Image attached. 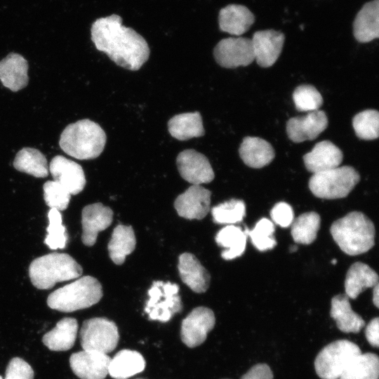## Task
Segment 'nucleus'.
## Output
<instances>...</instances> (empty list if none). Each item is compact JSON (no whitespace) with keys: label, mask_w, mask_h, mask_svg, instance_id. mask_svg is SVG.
Masks as SVG:
<instances>
[{"label":"nucleus","mask_w":379,"mask_h":379,"mask_svg":"<svg viewBox=\"0 0 379 379\" xmlns=\"http://www.w3.org/2000/svg\"><path fill=\"white\" fill-rule=\"evenodd\" d=\"M91 32L95 48L121 67L138 70L148 60L150 51L146 40L133 29L124 26L117 14L97 19Z\"/></svg>","instance_id":"f257e3e1"},{"label":"nucleus","mask_w":379,"mask_h":379,"mask_svg":"<svg viewBox=\"0 0 379 379\" xmlns=\"http://www.w3.org/2000/svg\"><path fill=\"white\" fill-rule=\"evenodd\" d=\"M330 232L340 248L350 255L364 253L375 244L374 225L359 211L350 212L334 221Z\"/></svg>","instance_id":"f03ea898"},{"label":"nucleus","mask_w":379,"mask_h":379,"mask_svg":"<svg viewBox=\"0 0 379 379\" xmlns=\"http://www.w3.org/2000/svg\"><path fill=\"white\" fill-rule=\"evenodd\" d=\"M106 140V134L100 125L86 119L67 126L60 135L59 145L68 155L84 160L100 156Z\"/></svg>","instance_id":"7ed1b4c3"},{"label":"nucleus","mask_w":379,"mask_h":379,"mask_svg":"<svg viewBox=\"0 0 379 379\" xmlns=\"http://www.w3.org/2000/svg\"><path fill=\"white\" fill-rule=\"evenodd\" d=\"M82 268L67 253H51L34 259L30 264L29 275L32 284L39 289H49L57 282L79 277Z\"/></svg>","instance_id":"20e7f679"},{"label":"nucleus","mask_w":379,"mask_h":379,"mask_svg":"<svg viewBox=\"0 0 379 379\" xmlns=\"http://www.w3.org/2000/svg\"><path fill=\"white\" fill-rule=\"evenodd\" d=\"M102 297L100 283L93 277L84 276L51 293L47 304L51 309L69 312L89 307Z\"/></svg>","instance_id":"39448f33"},{"label":"nucleus","mask_w":379,"mask_h":379,"mask_svg":"<svg viewBox=\"0 0 379 379\" xmlns=\"http://www.w3.org/2000/svg\"><path fill=\"white\" fill-rule=\"evenodd\" d=\"M360 175L352 166H338L313 173L309 180L312 194L321 199L346 197L359 182Z\"/></svg>","instance_id":"423d86ee"},{"label":"nucleus","mask_w":379,"mask_h":379,"mask_svg":"<svg viewBox=\"0 0 379 379\" xmlns=\"http://www.w3.org/2000/svg\"><path fill=\"white\" fill-rule=\"evenodd\" d=\"M359 346L347 340H338L324 347L314 361L317 374L321 379H339L350 363L359 354Z\"/></svg>","instance_id":"0eeeda50"},{"label":"nucleus","mask_w":379,"mask_h":379,"mask_svg":"<svg viewBox=\"0 0 379 379\" xmlns=\"http://www.w3.org/2000/svg\"><path fill=\"white\" fill-rule=\"evenodd\" d=\"M80 343L84 350L107 354L113 351L119 342L117 325L105 318H92L85 320L79 333Z\"/></svg>","instance_id":"6e6552de"},{"label":"nucleus","mask_w":379,"mask_h":379,"mask_svg":"<svg viewBox=\"0 0 379 379\" xmlns=\"http://www.w3.org/2000/svg\"><path fill=\"white\" fill-rule=\"evenodd\" d=\"M178 291L179 286L175 284L162 281L153 282L148 291L149 298L145 308L149 319L166 322L174 314L180 312L182 304Z\"/></svg>","instance_id":"1a4fd4ad"},{"label":"nucleus","mask_w":379,"mask_h":379,"mask_svg":"<svg viewBox=\"0 0 379 379\" xmlns=\"http://www.w3.org/2000/svg\"><path fill=\"white\" fill-rule=\"evenodd\" d=\"M215 61L222 67L247 66L255 60L252 41L245 37H229L220 40L214 48Z\"/></svg>","instance_id":"9d476101"},{"label":"nucleus","mask_w":379,"mask_h":379,"mask_svg":"<svg viewBox=\"0 0 379 379\" xmlns=\"http://www.w3.org/2000/svg\"><path fill=\"white\" fill-rule=\"evenodd\" d=\"M215 322V315L211 309L205 307L194 308L182 321V341L189 347L200 345L214 327Z\"/></svg>","instance_id":"9b49d317"},{"label":"nucleus","mask_w":379,"mask_h":379,"mask_svg":"<svg viewBox=\"0 0 379 379\" xmlns=\"http://www.w3.org/2000/svg\"><path fill=\"white\" fill-rule=\"evenodd\" d=\"M176 164L181 177L192 185L208 183L214 178L213 170L207 157L194 149L180 152Z\"/></svg>","instance_id":"f8f14e48"},{"label":"nucleus","mask_w":379,"mask_h":379,"mask_svg":"<svg viewBox=\"0 0 379 379\" xmlns=\"http://www.w3.org/2000/svg\"><path fill=\"white\" fill-rule=\"evenodd\" d=\"M211 192L201 185H192L174 202L178 214L186 219L204 218L210 211Z\"/></svg>","instance_id":"ddd939ff"},{"label":"nucleus","mask_w":379,"mask_h":379,"mask_svg":"<svg viewBox=\"0 0 379 379\" xmlns=\"http://www.w3.org/2000/svg\"><path fill=\"white\" fill-rule=\"evenodd\" d=\"M110 359L107 354L83 350L70 356L69 365L80 379H105Z\"/></svg>","instance_id":"4468645a"},{"label":"nucleus","mask_w":379,"mask_h":379,"mask_svg":"<svg viewBox=\"0 0 379 379\" xmlns=\"http://www.w3.org/2000/svg\"><path fill=\"white\" fill-rule=\"evenodd\" d=\"M328 126V118L321 110L310 112L303 117H295L286 124L287 135L294 142L314 140Z\"/></svg>","instance_id":"2eb2a0df"},{"label":"nucleus","mask_w":379,"mask_h":379,"mask_svg":"<svg viewBox=\"0 0 379 379\" xmlns=\"http://www.w3.org/2000/svg\"><path fill=\"white\" fill-rule=\"evenodd\" d=\"M251 39L257 63L262 67H269L279 57L285 36L279 31L265 29L255 32Z\"/></svg>","instance_id":"dca6fc26"},{"label":"nucleus","mask_w":379,"mask_h":379,"mask_svg":"<svg viewBox=\"0 0 379 379\" xmlns=\"http://www.w3.org/2000/svg\"><path fill=\"white\" fill-rule=\"evenodd\" d=\"M49 171L53 180L66 189L70 194L81 192L86 185V178L82 167L77 163L63 156H55L50 163Z\"/></svg>","instance_id":"f3484780"},{"label":"nucleus","mask_w":379,"mask_h":379,"mask_svg":"<svg viewBox=\"0 0 379 379\" xmlns=\"http://www.w3.org/2000/svg\"><path fill=\"white\" fill-rule=\"evenodd\" d=\"M113 220V211L101 203L85 206L82 210L81 223L83 243L88 246H93L98 234L107 229Z\"/></svg>","instance_id":"a211bd4d"},{"label":"nucleus","mask_w":379,"mask_h":379,"mask_svg":"<svg viewBox=\"0 0 379 379\" xmlns=\"http://www.w3.org/2000/svg\"><path fill=\"white\" fill-rule=\"evenodd\" d=\"M343 158L339 147L329 140H323L303 156V161L307 171L316 173L339 166Z\"/></svg>","instance_id":"6ab92c4d"},{"label":"nucleus","mask_w":379,"mask_h":379,"mask_svg":"<svg viewBox=\"0 0 379 379\" xmlns=\"http://www.w3.org/2000/svg\"><path fill=\"white\" fill-rule=\"evenodd\" d=\"M178 271L182 281L194 292L204 293L209 287L211 276L194 255L184 253L179 256Z\"/></svg>","instance_id":"aec40b11"},{"label":"nucleus","mask_w":379,"mask_h":379,"mask_svg":"<svg viewBox=\"0 0 379 379\" xmlns=\"http://www.w3.org/2000/svg\"><path fill=\"white\" fill-rule=\"evenodd\" d=\"M353 34L360 43L379 37V0L366 2L362 6L354 20Z\"/></svg>","instance_id":"412c9836"},{"label":"nucleus","mask_w":379,"mask_h":379,"mask_svg":"<svg viewBox=\"0 0 379 379\" xmlns=\"http://www.w3.org/2000/svg\"><path fill=\"white\" fill-rule=\"evenodd\" d=\"M254 21L253 13L240 4H229L222 8L218 15L220 30L236 36L246 32Z\"/></svg>","instance_id":"4be33fe9"},{"label":"nucleus","mask_w":379,"mask_h":379,"mask_svg":"<svg viewBox=\"0 0 379 379\" xmlns=\"http://www.w3.org/2000/svg\"><path fill=\"white\" fill-rule=\"evenodd\" d=\"M28 63L21 55L11 53L0 61V80L12 91H18L28 84Z\"/></svg>","instance_id":"5701e85b"},{"label":"nucleus","mask_w":379,"mask_h":379,"mask_svg":"<svg viewBox=\"0 0 379 379\" xmlns=\"http://www.w3.org/2000/svg\"><path fill=\"white\" fill-rule=\"evenodd\" d=\"M239 152L244 163L253 168H260L268 165L275 157L274 148L270 143L253 136L243 139Z\"/></svg>","instance_id":"b1692460"},{"label":"nucleus","mask_w":379,"mask_h":379,"mask_svg":"<svg viewBox=\"0 0 379 379\" xmlns=\"http://www.w3.org/2000/svg\"><path fill=\"white\" fill-rule=\"evenodd\" d=\"M330 315L336 321L338 328L345 333H358L365 325L361 317L352 310L346 294L332 298Z\"/></svg>","instance_id":"393cba45"},{"label":"nucleus","mask_w":379,"mask_h":379,"mask_svg":"<svg viewBox=\"0 0 379 379\" xmlns=\"http://www.w3.org/2000/svg\"><path fill=\"white\" fill-rule=\"evenodd\" d=\"M78 331L76 319L65 317L46 333L42 338L43 343L52 351H67L74 345Z\"/></svg>","instance_id":"a878e982"},{"label":"nucleus","mask_w":379,"mask_h":379,"mask_svg":"<svg viewBox=\"0 0 379 379\" xmlns=\"http://www.w3.org/2000/svg\"><path fill=\"white\" fill-rule=\"evenodd\" d=\"M378 284L377 273L368 265L357 262L353 263L346 274L345 294L349 298L355 299L368 288Z\"/></svg>","instance_id":"bb28decb"},{"label":"nucleus","mask_w":379,"mask_h":379,"mask_svg":"<svg viewBox=\"0 0 379 379\" xmlns=\"http://www.w3.org/2000/svg\"><path fill=\"white\" fill-rule=\"evenodd\" d=\"M145 367V361L139 352L122 350L110 359L108 374L115 379H126L142 372Z\"/></svg>","instance_id":"cd10ccee"},{"label":"nucleus","mask_w":379,"mask_h":379,"mask_svg":"<svg viewBox=\"0 0 379 379\" xmlns=\"http://www.w3.org/2000/svg\"><path fill=\"white\" fill-rule=\"evenodd\" d=\"M170 134L179 140H187L204 135L202 118L199 112L182 113L168 122Z\"/></svg>","instance_id":"c85d7f7f"},{"label":"nucleus","mask_w":379,"mask_h":379,"mask_svg":"<svg viewBox=\"0 0 379 379\" xmlns=\"http://www.w3.org/2000/svg\"><path fill=\"white\" fill-rule=\"evenodd\" d=\"M135 244V236L132 227L118 225L114 229L108 244L110 258L117 265L123 264L126 257L134 251Z\"/></svg>","instance_id":"c756f323"},{"label":"nucleus","mask_w":379,"mask_h":379,"mask_svg":"<svg viewBox=\"0 0 379 379\" xmlns=\"http://www.w3.org/2000/svg\"><path fill=\"white\" fill-rule=\"evenodd\" d=\"M247 235L237 226L229 225L221 229L215 236L216 243L226 249L221 253L225 260L241 256L245 251Z\"/></svg>","instance_id":"7c9ffc66"},{"label":"nucleus","mask_w":379,"mask_h":379,"mask_svg":"<svg viewBox=\"0 0 379 379\" xmlns=\"http://www.w3.org/2000/svg\"><path fill=\"white\" fill-rule=\"evenodd\" d=\"M13 166L36 178H46L48 175L46 158L39 150L32 147H24L16 154Z\"/></svg>","instance_id":"2f4dec72"},{"label":"nucleus","mask_w":379,"mask_h":379,"mask_svg":"<svg viewBox=\"0 0 379 379\" xmlns=\"http://www.w3.org/2000/svg\"><path fill=\"white\" fill-rule=\"evenodd\" d=\"M379 359L373 353H361L346 367L339 379H378Z\"/></svg>","instance_id":"473e14b6"},{"label":"nucleus","mask_w":379,"mask_h":379,"mask_svg":"<svg viewBox=\"0 0 379 379\" xmlns=\"http://www.w3.org/2000/svg\"><path fill=\"white\" fill-rule=\"evenodd\" d=\"M321 218L314 211L301 214L291 224V236L297 244H310L317 238Z\"/></svg>","instance_id":"72a5a7b5"},{"label":"nucleus","mask_w":379,"mask_h":379,"mask_svg":"<svg viewBox=\"0 0 379 379\" xmlns=\"http://www.w3.org/2000/svg\"><path fill=\"white\" fill-rule=\"evenodd\" d=\"M356 135L361 140H371L378 138L379 113L375 109H366L357 114L352 119Z\"/></svg>","instance_id":"f704fd0d"},{"label":"nucleus","mask_w":379,"mask_h":379,"mask_svg":"<svg viewBox=\"0 0 379 379\" xmlns=\"http://www.w3.org/2000/svg\"><path fill=\"white\" fill-rule=\"evenodd\" d=\"M211 213L215 223L232 225L243 220L246 205L242 200L232 199L214 206Z\"/></svg>","instance_id":"c9c22d12"},{"label":"nucleus","mask_w":379,"mask_h":379,"mask_svg":"<svg viewBox=\"0 0 379 379\" xmlns=\"http://www.w3.org/2000/svg\"><path fill=\"white\" fill-rule=\"evenodd\" d=\"M49 225L44 243L53 250L65 248L68 240L65 226L62 225V215L59 211L51 208L48 213Z\"/></svg>","instance_id":"e433bc0d"},{"label":"nucleus","mask_w":379,"mask_h":379,"mask_svg":"<svg viewBox=\"0 0 379 379\" xmlns=\"http://www.w3.org/2000/svg\"><path fill=\"white\" fill-rule=\"evenodd\" d=\"M275 227L273 222L263 218L258 220L252 230H246L244 232L251 238L253 246L260 251L273 248L277 241L273 237Z\"/></svg>","instance_id":"4c0bfd02"},{"label":"nucleus","mask_w":379,"mask_h":379,"mask_svg":"<svg viewBox=\"0 0 379 379\" xmlns=\"http://www.w3.org/2000/svg\"><path fill=\"white\" fill-rule=\"evenodd\" d=\"M295 107L300 112L318 110L323 104V98L317 89L312 85L298 86L293 93Z\"/></svg>","instance_id":"58836bf2"},{"label":"nucleus","mask_w":379,"mask_h":379,"mask_svg":"<svg viewBox=\"0 0 379 379\" xmlns=\"http://www.w3.org/2000/svg\"><path fill=\"white\" fill-rule=\"evenodd\" d=\"M44 197L47 206L60 211L67 208L71 194L59 183L48 180L44 185Z\"/></svg>","instance_id":"ea45409f"},{"label":"nucleus","mask_w":379,"mask_h":379,"mask_svg":"<svg viewBox=\"0 0 379 379\" xmlns=\"http://www.w3.org/2000/svg\"><path fill=\"white\" fill-rule=\"evenodd\" d=\"M32 366L20 357L11 359L6 367L4 379H34Z\"/></svg>","instance_id":"a19ab883"},{"label":"nucleus","mask_w":379,"mask_h":379,"mask_svg":"<svg viewBox=\"0 0 379 379\" xmlns=\"http://www.w3.org/2000/svg\"><path fill=\"white\" fill-rule=\"evenodd\" d=\"M272 221L281 227H288L291 225L294 220L292 207L286 202L276 204L270 211Z\"/></svg>","instance_id":"79ce46f5"},{"label":"nucleus","mask_w":379,"mask_h":379,"mask_svg":"<svg viewBox=\"0 0 379 379\" xmlns=\"http://www.w3.org/2000/svg\"><path fill=\"white\" fill-rule=\"evenodd\" d=\"M241 379H273V373L268 365L258 364L248 370Z\"/></svg>","instance_id":"37998d69"},{"label":"nucleus","mask_w":379,"mask_h":379,"mask_svg":"<svg viewBox=\"0 0 379 379\" xmlns=\"http://www.w3.org/2000/svg\"><path fill=\"white\" fill-rule=\"evenodd\" d=\"M378 318L371 320L365 331L368 342L373 347H378Z\"/></svg>","instance_id":"c03bdc74"},{"label":"nucleus","mask_w":379,"mask_h":379,"mask_svg":"<svg viewBox=\"0 0 379 379\" xmlns=\"http://www.w3.org/2000/svg\"><path fill=\"white\" fill-rule=\"evenodd\" d=\"M373 302L376 307H378V302H379V288H378V284H376L375 286H373Z\"/></svg>","instance_id":"a18cd8bd"},{"label":"nucleus","mask_w":379,"mask_h":379,"mask_svg":"<svg viewBox=\"0 0 379 379\" xmlns=\"http://www.w3.org/2000/svg\"><path fill=\"white\" fill-rule=\"evenodd\" d=\"M296 249H297V246H293L291 248V252H294V251H296Z\"/></svg>","instance_id":"49530a36"},{"label":"nucleus","mask_w":379,"mask_h":379,"mask_svg":"<svg viewBox=\"0 0 379 379\" xmlns=\"http://www.w3.org/2000/svg\"><path fill=\"white\" fill-rule=\"evenodd\" d=\"M337 262V260L335 259H333L332 261H331V263L333 264V265H335Z\"/></svg>","instance_id":"de8ad7c7"},{"label":"nucleus","mask_w":379,"mask_h":379,"mask_svg":"<svg viewBox=\"0 0 379 379\" xmlns=\"http://www.w3.org/2000/svg\"><path fill=\"white\" fill-rule=\"evenodd\" d=\"M0 379H3V378L0 375Z\"/></svg>","instance_id":"09e8293b"}]
</instances>
